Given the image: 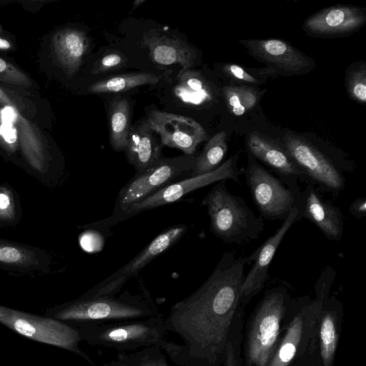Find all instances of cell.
<instances>
[{"instance_id": "6da1fadb", "label": "cell", "mask_w": 366, "mask_h": 366, "mask_svg": "<svg viewBox=\"0 0 366 366\" xmlns=\"http://www.w3.org/2000/svg\"><path fill=\"white\" fill-rule=\"evenodd\" d=\"M249 256L224 252L207 280L172 306L165 318L167 332L184 344L165 341L161 347L177 366H223L225 345L239 299Z\"/></svg>"}, {"instance_id": "7a4b0ae2", "label": "cell", "mask_w": 366, "mask_h": 366, "mask_svg": "<svg viewBox=\"0 0 366 366\" xmlns=\"http://www.w3.org/2000/svg\"><path fill=\"white\" fill-rule=\"evenodd\" d=\"M325 300L295 297L266 366H322L318 317Z\"/></svg>"}, {"instance_id": "3957f363", "label": "cell", "mask_w": 366, "mask_h": 366, "mask_svg": "<svg viewBox=\"0 0 366 366\" xmlns=\"http://www.w3.org/2000/svg\"><path fill=\"white\" fill-rule=\"evenodd\" d=\"M294 299L284 285L275 286L264 292L247 322L244 323L243 366H266Z\"/></svg>"}, {"instance_id": "277c9868", "label": "cell", "mask_w": 366, "mask_h": 366, "mask_svg": "<svg viewBox=\"0 0 366 366\" xmlns=\"http://www.w3.org/2000/svg\"><path fill=\"white\" fill-rule=\"evenodd\" d=\"M210 219L212 234L224 243L241 245L259 238L264 222L244 199L231 193L225 181L214 183L202 202Z\"/></svg>"}, {"instance_id": "5b68a950", "label": "cell", "mask_w": 366, "mask_h": 366, "mask_svg": "<svg viewBox=\"0 0 366 366\" xmlns=\"http://www.w3.org/2000/svg\"><path fill=\"white\" fill-rule=\"evenodd\" d=\"M160 314L149 294L82 297L51 310L46 316L69 324L132 320Z\"/></svg>"}, {"instance_id": "8992f818", "label": "cell", "mask_w": 366, "mask_h": 366, "mask_svg": "<svg viewBox=\"0 0 366 366\" xmlns=\"http://www.w3.org/2000/svg\"><path fill=\"white\" fill-rule=\"evenodd\" d=\"M164 320L160 313L138 320L70 325L78 329L82 341L90 345L127 352L160 347L167 332Z\"/></svg>"}, {"instance_id": "52a82bcc", "label": "cell", "mask_w": 366, "mask_h": 366, "mask_svg": "<svg viewBox=\"0 0 366 366\" xmlns=\"http://www.w3.org/2000/svg\"><path fill=\"white\" fill-rule=\"evenodd\" d=\"M281 145L302 173L307 184L322 192L337 196L346 186L344 172H352L354 167L340 162L324 152L305 137L287 132Z\"/></svg>"}, {"instance_id": "ba28073f", "label": "cell", "mask_w": 366, "mask_h": 366, "mask_svg": "<svg viewBox=\"0 0 366 366\" xmlns=\"http://www.w3.org/2000/svg\"><path fill=\"white\" fill-rule=\"evenodd\" d=\"M246 182L259 216L267 220H285L302 201L298 183L287 184L247 153Z\"/></svg>"}, {"instance_id": "9c48e42d", "label": "cell", "mask_w": 366, "mask_h": 366, "mask_svg": "<svg viewBox=\"0 0 366 366\" xmlns=\"http://www.w3.org/2000/svg\"><path fill=\"white\" fill-rule=\"evenodd\" d=\"M0 323L29 339L68 350L95 366L79 346L82 340L78 329L67 322L4 307Z\"/></svg>"}, {"instance_id": "30bf717a", "label": "cell", "mask_w": 366, "mask_h": 366, "mask_svg": "<svg viewBox=\"0 0 366 366\" xmlns=\"http://www.w3.org/2000/svg\"><path fill=\"white\" fill-rule=\"evenodd\" d=\"M195 159L194 154L161 158L143 173L135 174L119 191L114 215L110 219L117 220L129 207L173 183L183 173L192 170Z\"/></svg>"}, {"instance_id": "8fae6325", "label": "cell", "mask_w": 366, "mask_h": 366, "mask_svg": "<svg viewBox=\"0 0 366 366\" xmlns=\"http://www.w3.org/2000/svg\"><path fill=\"white\" fill-rule=\"evenodd\" d=\"M0 144L14 151L19 144L28 162L42 171L46 165V151L37 129L20 114L17 104L0 87Z\"/></svg>"}, {"instance_id": "7c38bea8", "label": "cell", "mask_w": 366, "mask_h": 366, "mask_svg": "<svg viewBox=\"0 0 366 366\" xmlns=\"http://www.w3.org/2000/svg\"><path fill=\"white\" fill-rule=\"evenodd\" d=\"M238 159L239 153H237L212 172L173 182L131 205L117 219L173 203L190 192L218 182L231 179L240 183L239 177L244 173V169L238 167Z\"/></svg>"}, {"instance_id": "4fadbf2b", "label": "cell", "mask_w": 366, "mask_h": 366, "mask_svg": "<svg viewBox=\"0 0 366 366\" xmlns=\"http://www.w3.org/2000/svg\"><path fill=\"white\" fill-rule=\"evenodd\" d=\"M186 232L187 226L179 224L160 233L130 262L92 287L81 297L114 296L129 279L135 277L152 259L178 242Z\"/></svg>"}, {"instance_id": "5bb4252c", "label": "cell", "mask_w": 366, "mask_h": 366, "mask_svg": "<svg viewBox=\"0 0 366 366\" xmlns=\"http://www.w3.org/2000/svg\"><path fill=\"white\" fill-rule=\"evenodd\" d=\"M302 219V199L292 209L275 233L250 254L253 264L242 283L239 299L241 307L244 308L264 289L269 278V269L277 249L290 229Z\"/></svg>"}, {"instance_id": "9a60e30c", "label": "cell", "mask_w": 366, "mask_h": 366, "mask_svg": "<svg viewBox=\"0 0 366 366\" xmlns=\"http://www.w3.org/2000/svg\"><path fill=\"white\" fill-rule=\"evenodd\" d=\"M239 42L250 55L264 63L272 73L300 75L315 67V62L312 58L282 39H244Z\"/></svg>"}, {"instance_id": "2e32d148", "label": "cell", "mask_w": 366, "mask_h": 366, "mask_svg": "<svg viewBox=\"0 0 366 366\" xmlns=\"http://www.w3.org/2000/svg\"><path fill=\"white\" fill-rule=\"evenodd\" d=\"M162 146L179 149L184 154H194L207 137L204 127L195 119L177 114L152 110L146 118Z\"/></svg>"}, {"instance_id": "e0dca14e", "label": "cell", "mask_w": 366, "mask_h": 366, "mask_svg": "<svg viewBox=\"0 0 366 366\" xmlns=\"http://www.w3.org/2000/svg\"><path fill=\"white\" fill-rule=\"evenodd\" d=\"M366 23L365 9L337 4L320 10L303 22L302 29L310 36L335 37L350 34Z\"/></svg>"}, {"instance_id": "ac0fdd59", "label": "cell", "mask_w": 366, "mask_h": 366, "mask_svg": "<svg viewBox=\"0 0 366 366\" xmlns=\"http://www.w3.org/2000/svg\"><path fill=\"white\" fill-rule=\"evenodd\" d=\"M247 153L287 184L305 182L302 173L282 146L269 137L258 132H250L247 137Z\"/></svg>"}, {"instance_id": "d6986e66", "label": "cell", "mask_w": 366, "mask_h": 366, "mask_svg": "<svg viewBox=\"0 0 366 366\" xmlns=\"http://www.w3.org/2000/svg\"><path fill=\"white\" fill-rule=\"evenodd\" d=\"M302 218L315 224L326 238L339 241L344 231V216L340 208L325 199L315 186L307 184L302 192Z\"/></svg>"}, {"instance_id": "ffe728a7", "label": "cell", "mask_w": 366, "mask_h": 366, "mask_svg": "<svg viewBox=\"0 0 366 366\" xmlns=\"http://www.w3.org/2000/svg\"><path fill=\"white\" fill-rule=\"evenodd\" d=\"M343 320L342 303L329 296L322 305L318 317V340L322 366H333Z\"/></svg>"}, {"instance_id": "44dd1931", "label": "cell", "mask_w": 366, "mask_h": 366, "mask_svg": "<svg viewBox=\"0 0 366 366\" xmlns=\"http://www.w3.org/2000/svg\"><path fill=\"white\" fill-rule=\"evenodd\" d=\"M161 146L147 119L131 126L124 152L135 174L143 173L161 159Z\"/></svg>"}, {"instance_id": "7402d4cb", "label": "cell", "mask_w": 366, "mask_h": 366, "mask_svg": "<svg viewBox=\"0 0 366 366\" xmlns=\"http://www.w3.org/2000/svg\"><path fill=\"white\" fill-rule=\"evenodd\" d=\"M142 44L147 49L152 61L157 64H179L184 71L193 65L195 59L194 51L185 42L154 30L144 34Z\"/></svg>"}, {"instance_id": "603a6c76", "label": "cell", "mask_w": 366, "mask_h": 366, "mask_svg": "<svg viewBox=\"0 0 366 366\" xmlns=\"http://www.w3.org/2000/svg\"><path fill=\"white\" fill-rule=\"evenodd\" d=\"M88 39L81 30L66 28L57 31L51 39L53 54L66 73L74 74L88 49Z\"/></svg>"}, {"instance_id": "cb8c5ba5", "label": "cell", "mask_w": 366, "mask_h": 366, "mask_svg": "<svg viewBox=\"0 0 366 366\" xmlns=\"http://www.w3.org/2000/svg\"><path fill=\"white\" fill-rule=\"evenodd\" d=\"M174 94L182 102L193 106H201L213 99L207 81L199 73L189 69L179 75Z\"/></svg>"}, {"instance_id": "d4e9b609", "label": "cell", "mask_w": 366, "mask_h": 366, "mask_svg": "<svg viewBox=\"0 0 366 366\" xmlns=\"http://www.w3.org/2000/svg\"><path fill=\"white\" fill-rule=\"evenodd\" d=\"M130 106L124 98H115L109 108V130L111 147L116 152H124L129 131Z\"/></svg>"}, {"instance_id": "484cf974", "label": "cell", "mask_w": 366, "mask_h": 366, "mask_svg": "<svg viewBox=\"0 0 366 366\" xmlns=\"http://www.w3.org/2000/svg\"><path fill=\"white\" fill-rule=\"evenodd\" d=\"M161 77L149 72H134L120 74L100 79L92 84L91 93H118L126 92L144 84H154Z\"/></svg>"}, {"instance_id": "4316f807", "label": "cell", "mask_w": 366, "mask_h": 366, "mask_svg": "<svg viewBox=\"0 0 366 366\" xmlns=\"http://www.w3.org/2000/svg\"><path fill=\"white\" fill-rule=\"evenodd\" d=\"M227 149V135L224 131L219 132L209 139L202 152L196 156L191 177L216 169L221 165Z\"/></svg>"}, {"instance_id": "83f0119b", "label": "cell", "mask_w": 366, "mask_h": 366, "mask_svg": "<svg viewBox=\"0 0 366 366\" xmlns=\"http://www.w3.org/2000/svg\"><path fill=\"white\" fill-rule=\"evenodd\" d=\"M227 107L235 116H242L252 109L259 98V91L246 85H228L222 89Z\"/></svg>"}, {"instance_id": "f1b7e54d", "label": "cell", "mask_w": 366, "mask_h": 366, "mask_svg": "<svg viewBox=\"0 0 366 366\" xmlns=\"http://www.w3.org/2000/svg\"><path fill=\"white\" fill-rule=\"evenodd\" d=\"M242 307L237 310L225 345L223 366H243L242 345L244 323V311Z\"/></svg>"}, {"instance_id": "f546056e", "label": "cell", "mask_w": 366, "mask_h": 366, "mask_svg": "<svg viewBox=\"0 0 366 366\" xmlns=\"http://www.w3.org/2000/svg\"><path fill=\"white\" fill-rule=\"evenodd\" d=\"M117 358L129 366H169L162 349L157 346L143 347L129 353L119 352Z\"/></svg>"}, {"instance_id": "4dcf8cb0", "label": "cell", "mask_w": 366, "mask_h": 366, "mask_svg": "<svg viewBox=\"0 0 366 366\" xmlns=\"http://www.w3.org/2000/svg\"><path fill=\"white\" fill-rule=\"evenodd\" d=\"M0 262L7 265L29 267L38 264L32 250L0 239Z\"/></svg>"}, {"instance_id": "1f68e13d", "label": "cell", "mask_w": 366, "mask_h": 366, "mask_svg": "<svg viewBox=\"0 0 366 366\" xmlns=\"http://www.w3.org/2000/svg\"><path fill=\"white\" fill-rule=\"evenodd\" d=\"M345 84L350 97L359 104L366 102V66L359 62L346 71Z\"/></svg>"}, {"instance_id": "d6a6232c", "label": "cell", "mask_w": 366, "mask_h": 366, "mask_svg": "<svg viewBox=\"0 0 366 366\" xmlns=\"http://www.w3.org/2000/svg\"><path fill=\"white\" fill-rule=\"evenodd\" d=\"M0 81L17 86H29L31 79L12 64L0 58Z\"/></svg>"}, {"instance_id": "836d02e7", "label": "cell", "mask_w": 366, "mask_h": 366, "mask_svg": "<svg viewBox=\"0 0 366 366\" xmlns=\"http://www.w3.org/2000/svg\"><path fill=\"white\" fill-rule=\"evenodd\" d=\"M127 62L126 57L119 51H111L105 54L99 61L97 62L92 73L94 74L108 72L119 69Z\"/></svg>"}, {"instance_id": "e575fe53", "label": "cell", "mask_w": 366, "mask_h": 366, "mask_svg": "<svg viewBox=\"0 0 366 366\" xmlns=\"http://www.w3.org/2000/svg\"><path fill=\"white\" fill-rule=\"evenodd\" d=\"M15 216L14 202L11 191L5 187H0V219L13 220Z\"/></svg>"}, {"instance_id": "d590c367", "label": "cell", "mask_w": 366, "mask_h": 366, "mask_svg": "<svg viewBox=\"0 0 366 366\" xmlns=\"http://www.w3.org/2000/svg\"><path fill=\"white\" fill-rule=\"evenodd\" d=\"M224 74L233 80L240 81L248 84H259L260 81L246 71L242 66L234 64H227L222 68Z\"/></svg>"}, {"instance_id": "8d00e7d4", "label": "cell", "mask_w": 366, "mask_h": 366, "mask_svg": "<svg viewBox=\"0 0 366 366\" xmlns=\"http://www.w3.org/2000/svg\"><path fill=\"white\" fill-rule=\"evenodd\" d=\"M349 212L352 216L360 219L366 216V198L358 197L350 204Z\"/></svg>"}, {"instance_id": "74e56055", "label": "cell", "mask_w": 366, "mask_h": 366, "mask_svg": "<svg viewBox=\"0 0 366 366\" xmlns=\"http://www.w3.org/2000/svg\"><path fill=\"white\" fill-rule=\"evenodd\" d=\"M102 366H129L124 361L117 358L108 362L104 363Z\"/></svg>"}, {"instance_id": "f35d334b", "label": "cell", "mask_w": 366, "mask_h": 366, "mask_svg": "<svg viewBox=\"0 0 366 366\" xmlns=\"http://www.w3.org/2000/svg\"><path fill=\"white\" fill-rule=\"evenodd\" d=\"M11 47V43L7 39L0 37V49L8 50Z\"/></svg>"}, {"instance_id": "ab89813d", "label": "cell", "mask_w": 366, "mask_h": 366, "mask_svg": "<svg viewBox=\"0 0 366 366\" xmlns=\"http://www.w3.org/2000/svg\"><path fill=\"white\" fill-rule=\"evenodd\" d=\"M144 1H145V0H135V1H134L131 12H133L134 10H135L138 6H139Z\"/></svg>"}, {"instance_id": "60d3db41", "label": "cell", "mask_w": 366, "mask_h": 366, "mask_svg": "<svg viewBox=\"0 0 366 366\" xmlns=\"http://www.w3.org/2000/svg\"><path fill=\"white\" fill-rule=\"evenodd\" d=\"M3 307H4V306L0 305V315L2 312Z\"/></svg>"}]
</instances>
